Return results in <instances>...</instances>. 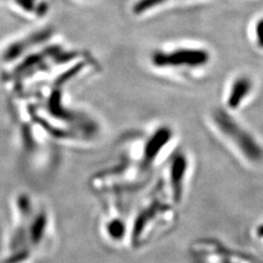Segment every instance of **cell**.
Returning <instances> with one entry per match:
<instances>
[{
  "label": "cell",
  "mask_w": 263,
  "mask_h": 263,
  "mask_svg": "<svg viewBox=\"0 0 263 263\" xmlns=\"http://www.w3.org/2000/svg\"><path fill=\"white\" fill-rule=\"evenodd\" d=\"M178 204L158 183L156 192L143 205L135 217L131 226V243L141 247L162 233L175 221V209Z\"/></svg>",
  "instance_id": "6da1fadb"
},
{
  "label": "cell",
  "mask_w": 263,
  "mask_h": 263,
  "mask_svg": "<svg viewBox=\"0 0 263 263\" xmlns=\"http://www.w3.org/2000/svg\"><path fill=\"white\" fill-rule=\"evenodd\" d=\"M211 124L216 135L247 165L263 161V147L247 128L223 110L211 114Z\"/></svg>",
  "instance_id": "7a4b0ae2"
},
{
  "label": "cell",
  "mask_w": 263,
  "mask_h": 263,
  "mask_svg": "<svg viewBox=\"0 0 263 263\" xmlns=\"http://www.w3.org/2000/svg\"><path fill=\"white\" fill-rule=\"evenodd\" d=\"M252 82L248 78H240L235 83L232 85L229 96L227 98V104L229 108L237 109L239 108L246 98L250 95L252 91Z\"/></svg>",
  "instance_id": "3957f363"
},
{
  "label": "cell",
  "mask_w": 263,
  "mask_h": 263,
  "mask_svg": "<svg viewBox=\"0 0 263 263\" xmlns=\"http://www.w3.org/2000/svg\"><path fill=\"white\" fill-rule=\"evenodd\" d=\"M254 238L263 244V223H260L254 228Z\"/></svg>",
  "instance_id": "277c9868"
}]
</instances>
